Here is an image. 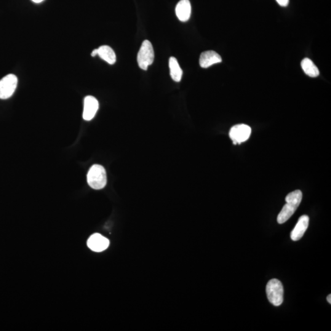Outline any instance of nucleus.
Returning <instances> with one entry per match:
<instances>
[{"mask_svg":"<svg viewBox=\"0 0 331 331\" xmlns=\"http://www.w3.org/2000/svg\"><path fill=\"white\" fill-rule=\"evenodd\" d=\"M222 61L221 56L213 50L202 52L200 56L199 65L203 68H207L215 64Z\"/></svg>","mask_w":331,"mask_h":331,"instance_id":"nucleus-10","label":"nucleus"},{"mask_svg":"<svg viewBox=\"0 0 331 331\" xmlns=\"http://www.w3.org/2000/svg\"><path fill=\"white\" fill-rule=\"evenodd\" d=\"M301 67L307 75L311 77H316L320 74L319 69L313 61L308 58H304L301 61Z\"/></svg>","mask_w":331,"mask_h":331,"instance_id":"nucleus-14","label":"nucleus"},{"mask_svg":"<svg viewBox=\"0 0 331 331\" xmlns=\"http://www.w3.org/2000/svg\"><path fill=\"white\" fill-rule=\"evenodd\" d=\"M34 2H36V3H39V2H41L44 1V0H32Z\"/></svg>","mask_w":331,"mask_h":331,"instance_id":"nucleus-18","label":"nucleus"},{"mask_svg":"<svg viewBox=\"0 0 331 331\" xmlns=\"http://www.w3.org/2000/svg\"><path fill=\"white\" fill-rule=\"evenodd\" d=\"M99 108L98 101L92 96H87L84 100V113L83 118L85 121H90L94 118Z\"/></svg>","mask_w":331,"mask_h":331,"instance_id":"nucleus-8","label":"nucleus"},{"mask_svg":"<svg viewBox=\"0 0 331 331\" xmlns=\"http://www.w3.org/2000/svg\"><path fill=\"white\" fill-rule=\"evenodd\" d=\"M175 13L181 22L188 21L191 13V6L189 0H180L176 6Z\"/></svg>","mask_w":331,"mask_h":331,"instance_id":"nucleus-11","label":"nucleus"},{"mask_svg":"<svg viewBox=\"0 0 331 331\" xmlns=\"http://www.w3.org/2000/svg\"><path fill=\"white\" fill-rule=\"evenodd\" d=\"M109 241L100 234L96 233L92 235L88 239L87 245L91 250L96 252H101L108 248Z\"/></svg>","mask_w":331,"mask_h":331,"instance_id":"nucleus-7","label":"nucleus"},{"mask_svg":"<svg viewBox=\"0 0 331 331\" xmlns=\"http://www.w3.org/2000/svg\"><path fill=\"white\" fill-rule=\"evenodd\" d=\"M302 199L303 193L300 190H295L288 194L285 198L287 203L283 207L277 217V222L283 224L289 220L300 206Z\"/></svg>","mask_w":331,"mask_h":331,"instance_id":"nucleus-1","label":"nucleus"},{"mask_svg":"<svg viewBox=\"0 0 331 331\" xmlns=\"http://www.w3.org/2000/svg\"><path fill=\"white\" fill-rule=\"evenodd\" d=\"M268 300L275 306H280L284 302V289L279 280L273 279L269 281L266 286Z\"/></svg>","mask_w":331,"mask_h":331,"instance_id":"nucleus-3","label":"nucleus"},{"mask_svg":"<svg viewBox=\"0 0 331 331\" xmlns=\"http://www.w3.org/2000/svg\"><path fill=\"white\" fill-rule=\"evenodd\" d=\"M87 182L91 188L101 189L105 187L107 175L105 168L101 165H94L87 173Z\"/></svg>","mask_w":331,"mask_h":331,"instance_id":"nucleus-2","label":"nucleus"},{"mask_svg":"<svg viewBox=\"0 0 331 331\" xmlns=\"http://www.w3.org/2000/svg\"><path fill=\"white\" fill-rule=\"evenodd\" d=\"M169 66L170 69V75L172 79L175 82H180L182 77L183 71L181 69L177 60L175 57H170L169 60Z\"/></svg>","mask_w":331,"mask_h":331,"instance_id":"nucleus-13","label":"nucleus"},{"mask_svg":"<svg viewBox=\"0 0 331 331\" xmlns=\"http://www.w3.org/2000/svg\"><path fill=\"white\" fill-rule=\"evenodd\" d=\"M98 55L101 58L110 65H114L116 61V55L114 50L108 45H102L98 49Z\"/></svg>","mask_w":331,"mask_h":331,"instance_id":"nucleus-12","label":"nucleus"},{"mask_svg":"<svg viewBox=\"0 0 331 331\" xmlns=\"http://www.w3.org/2000/svg\"><path fill=\"white\" fill-rule=\"evenodd\" d=\"M154 61V50L151 42L145 40L141 45L138 54L139 66L143 70H147L149 66L152 65Z\"/></svg>","mask_w":331,"mask_h":331,"instance_id":"nucleus-4","label":"nucleus"},{"mask_svg":"<svg viewBox=\"0 0 331 331\" xmlns=\"http://www.w3.org/2000/svg\"><path fill=\"white\" fill-rule=\"evenodd\" d=\"M92 57H95L96 55H98V49L93 50L92 52Z\"/></svg>","mask_w":331,"mask_h":331,"instance_id":"nucleus-16","label":"nucleus"},{"mask_svg":"<svg viewBox=\"0 0 331 331\" xmlns=\"http://www.w3.org/2000/svg\"><path fill=\"white\" fill-rule=\"evenodd\" d=\"M280 6L283 7H286L289 4V0H276Z\"/></svg>","mask_w":331,"mask_h":331,"instance_id":"nucleus-15","label":"nucleus"},{"mask_svg":"<svg viewBox=\"0 0 331 331\" xmlns=\"http://www.w3.org/2000/svg\"><path fill=\"white\" fill-rule=\"evenodd\" d=\"M309 217L304 215L299 218L297 224L291 233V239L294 241H300L308 228Z\"/></svg>","mask_w":331,"mask_h":331,"instance_id":"nucleus-9","label":"nucleus"},{"mask_svg":"<svg viewBox=\"0 0 331 331\" xmlns=\"http://www.w3.org/2000/svg\"><path fill=\"white\" fill-rule=\"evenodd\" d=\"M327 301H328V303H329L330 304H331V295H329L328 296Z\"/></svg>","mask_w":331,"mask_h":331,"instance_id":"nucleus-17","label":"nucleus"},{"mask_svg":"<svg viewBox=\"0 0 331 331\" xmlns=\"http://www.w3.org/2000/svg\"><path fill=\"white\" fill-rule=\"evenodd\" d=\"M252 129L248 125L239 124L231 128L229 132V137L233 141L234 144L245 142L249 139Z\"/></svg>","mask_w":331,"mask_h":331,"instance_id":"nucleus-6","label":"nucleus"},{"mask_svg":"<svg viewBox=\"0 0 331 331\" xmlns=\"http://www.w3.org/2000/svg\"><path fill=\"white\" fill-rule=\"evenodd\" d=\"M18 79L14 74H8L0 81V99L6 100L14 94Z\"/></svg>","mask_w":331,"mask_h":331,"instance_id":"nucleus-5","label":"nucleus"}]
</instances>
